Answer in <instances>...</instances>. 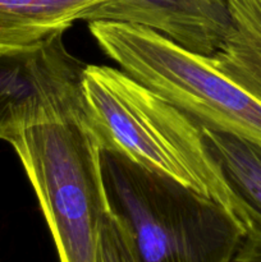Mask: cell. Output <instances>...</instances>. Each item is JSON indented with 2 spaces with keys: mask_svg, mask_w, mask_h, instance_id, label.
<instances>
[{
  "mask_svg": "<svg viewBox=\"0 0 261 262\" xmlns=\"http://www.w3.org/2000/svg\"><path fill=\"white\" fill-rule=\"evenodd\" d=\"M110 209L141 262H230L245 238L219 202L114 152L101 151Z\"/></svg>",
  "mask_w": 261,
  "mask_h": 262,
  "instance_id": "obj_2",
  "label": "cell"
},
{
  "mask_svg": "<svg viewBox=\"0 0 261 262\" xmlns=\"http://www.w3.org/2000/svg\"><path fill=\"white\" fill-rule=\"evenodd\" d=\"M230 262H261V237L246 234Z\"/></svg>",
  "mask_w": 261,
  "mask_h": 262,
  "instance_id": "obj_10",
  "label": "cell"
},
{
  "mask_svg": "<svg viewBox=\"0 0 261 262\" xmlns=\"http://www.w3.org/2000/svg\"><path fill=\"white\" fill-rule=\"evenodd\" d=\"M102 53L202 127L261 145V101L228 78L211 56L182 48L137 25L89 23Z\"/></svg>",
  "mask_w": 261,
  "mask_h": 262,
  "instance_id": "obj_4",
  "label": "cell"
},
{
  "mask_svg": "<svg viewBox=\"0 0 261 262\" xmlns=\"http://www.w3.org/2000/svg\"><path fill=\"white\" fill-rule=\"evenodd\" d=\"M82 20H110L150 28L182 48L212 56L230 26L228 0H107Z\"/></svg>",
  "mask_w": 261,
  "mask_h": 262,
  "instance_id": "obj_5",
  "label": "cell"
},
{
  "mask_svg": "<svg viewBox=\"0 0 261 262\" xmlns=\"http://www.w3.org/2000/svg\"><path fill=\"white\" fill-rule=\"evenodd\" d=\"M95 262H141L129 233L112 209L100 227Z\"/></svg>",
  "mask_w": 261,
  "mask_h": 262,
  "instance_id": "obj_9",
  "label": "cell"
},
{
  "mask_svg": "<svg viewBox=\"0 0 261 262\" xmlns=\"http://www.w3.org/2000/svg\"><path fill=\"white\" fill-rule=\"evenodd\" d=\"M35 191L59 262H95L110 211L102 147L86 117L26 128L9 141Z\"/></svg>",
  "mask_w": 261,
  "mask_h": 262,
  "instance_id": "obj_3",
  "label": "cell"
},
{
  "mask_svg": "<svg viewBox=\"0 0 261 262\" xmlns=\"http://www.w3.org/2000/svg\"><path fill=\"white\" fill-rule=\"evenodd\" d=\"M201 128L205 145L240 205L246 234L261 237V145L224 130Z\"/></svg>",
  "mask_w": 261,
  "mask_h": 262,
  "instance_id": "obj_6",
  "label": "cell"
},
{
  "mask_svg": "<svg viewBox=\"0 0 261 262\" xmlns=\"http://www.w3.org/2000/svg\"><path fill=\"white\" fill-rule=\"evenodd\" d=\"M84 114L105 150L219 202L241 223L240 205L202 138V128L122 69L86 66Z\"/></svg>",
  "mask_w": 261,
  "mask_h": 262,
  "instance_id": "obj_1",
  "label": "cell"
},
{
  "mask_svg": "<svg viewBox=\"0 0 261 262\" xmlns=\"http://www.w3.org/2000/svg\"><path fill=\"white\" fill-rule=\"evenodd\" d=\"M107 0H0V50L33 45L64 33Z\"/></svg>",
  "mask_w": 261,
  "mask_h": 262,
  "instance_id": "obj_7",
  "label": "cell"
},
{
  "mask_svg": "<svg viewBox=\"0 0 261 262\" xmlns=\"http://www.w3.org/2000/svg\"><path fill=\"white\" fill-rule=\"evenodd\" d=\"M230 26L211 56L232 81L261 101V0H228Z\"/></svg>",
  "mask_w": 261,
  "mask_h": 262,
  "instance_id": "obj_8",
  "label": "cell"
}]
</instances>
